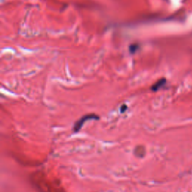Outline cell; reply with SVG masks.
I'll use <instances>...</instances> for the list:
<instances>
[{
    "label": "cell",
    "instance_id": "obj_1",
    "mask_svg": "<svg viewBox=\"0 0 192 192\" xmlns=\"http://www.w3.org/2000/svg\"><path fill=\"white\" fill-rule=\"evenodd\" d=\"M99 117L97 116V115H95L94 113H91V114H87L86 116H83L82 118H80L79 120L75 122L74 125L73 130L74 132H78L80 131V130L81 129V128L83 127V124L88 120H92V119H99Z\"/></svg>",
    "mask_w": 192,
    "mask_h": 192
},
{
    "label": "cell",
    "instance_id": "obj_2",
    "mask_svg": "<svg viewBox=\"0 0 192 192\" xmlns=\"http://www.w3.org/2000/svg\"><path fill=\"white\" fill-rule=\"evenodd\" d=\"M165 83H166L165 79L164 78L161 79V80H159L158 81H157L155 84L152 86L151 89L152 91H154V92H156V91H158L160 88L162 87V86L165 84Z\"/></svg>",
    "mask_w": 192,
    "mask_h": 192
},
{
    "label": "cell",
    "instance_id": "obj_3",
    "mask_svg": "<svg viewBox=\"0 0 192 192\" xmlns=\"http://www.w3.org/2000/svg\"><path fill=\"white\" fill-rule=\"evenodd\" d=\"M138 46L137 45V44H134V45H132V46H131V47H130V50H131V53H134V50H137V49H138Z\"/></svg>",
    "mask_w": 192,
    "mask_h": 192
},
{
    "label": "cell",
    "instance_id": "obj_4",
    "mask_svg": "<svg viewBox=\"0 0 192 192\" xmlns=\"http://www.w3.org/2000/svg\"><path fill=\"white\" fill-rule=\"evenodd\" d=\"M127 108H128V107H127V105H125V104L122 105V106L120 107L121 113H124V112H125V111L127 110Z\"/></svg>",
    "mask_w": 192,
    "mask_h": 192
}]
</instances>
